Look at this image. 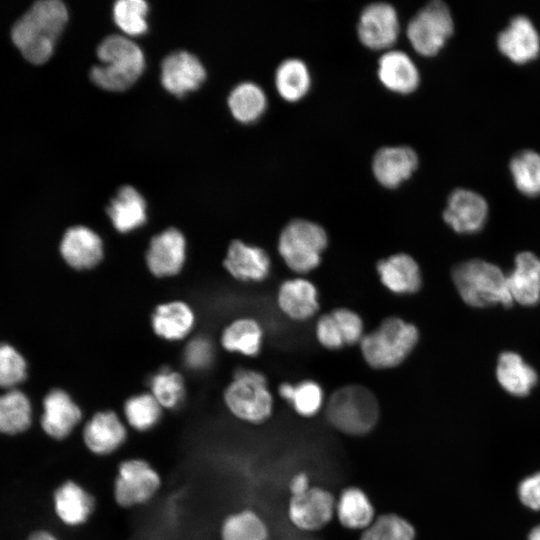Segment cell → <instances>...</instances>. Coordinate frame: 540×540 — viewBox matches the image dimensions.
Returning a JSON list of instances; mask_svg holds the SVG:
<instances>
[{"mask_svg":"<svg viewBox=\"0 0 540 540\" xmlns=\"http://www.w3.org/2000/svg\"><path fill=\"white\" fill-rule=\"evenodd\" d=\"M67 20L68 11L63 2L37 1L15 22L11 37L29 62L42 64L51 57Z\"/></svg>","mask_w":540,"mask_h":540,"instance_id":"1","label":"cell"},{"mask_svg":"<svg viewBox=\"0 0 540 540\" xmlns=\"http://www.w3.org/2000/svg\"><path fill=\"white\" fill-rule=\"evenodd\" d=\"M97 56L101 65L90 71L91 80L108 91H124L131 87L142 74L145 57L141 48L124 35L113 34L104 38Z\"/></svg>","mask_w":540,"mask_h":540,"instance_id":"2","label":"cell"},{"mask_svg":"<svg viewBox=\"0 0 540 540\" xmlns=\"http://www.w3.org/2000/svg\"><path fill=\"white\" fill-rule=\"evenodd\" d=\"M325 414L334 429L359 437L372 432L378 423L380 411L378 401L369 389L361 385H347L330 396Z\"/></svg>","mask_w":540,"mask_h":540,"instance_id":"3","label":"cell"},{"mask_svg":"<svg viewBox=\"0 0 540 540\" xmlns=\"http://www.w3.org/2000/svg\"><path fill=\"white\" fill-rule=\"evenodd\" d=\"M452 279L463 301L473 307L513 304L507 286V276L489 262L473 259L458 264L452 271Z\"/></svg>","mask_w":540,"mask_h":540,"instance_id":"4","label":"cell"},{"mask_svg":"<svg viewBox=\"0 0 540 540\" xmlns=\"http://www.w3.org/2000/svg\"><path fill=\"white\" fill-rule=\"evenodd\" d=\"M229 413L241 422L259 425L273 413V396L266 377L259 371L238 368L223 393Z\"/></svg>","mask_w":540,"mask_h":540,"instance_id":"5","label":"cell"},{"mask_svg":"<svg viewBox=\"0 0 540 540\" xmlns=\"http://www.w3.org/2000/svg\"><path fill=\"white\" fill-rule=\"evenodd\" d=\"M419 338L417 328L401 318L389 317L363 336L360 348L365 361L373 368H392L412 352Z\"/></svg>","mask_w":540,"mask_h":540,"instance_id":"6","label":"cell"},{"mask_svg":"<svg viewBox=\"0 0 540 540\" xmlns=\"http://www.w3.org/2000/svg\"><path fill=\"white\" fill-rule=\"evenodd\" d=\"M327 244V233L322 226L306 219H294L281 231L278 251L291 270L308 273L320 264Z\"/></svg>","mask_w":540,"mask_h":540,"instance_id":"7","label":"cell"},{"mask_svg":"<svg viewBox=\"0 0 540 540\" xmlns=\"http://www.w3.org/2000/svg\"><path fill=\"white\" fill-rule=\"evenodd\" d=\"M161 486V475L148 460L141 457L126 458L116 469L113 499L123 509L140 507L153 500Z\"/></svg>","mask_w":540,"mask_h":540,"instance_id":"8","label":"cell"},{"mask_svg":"<svg viewBox=\"0 0 540 540\" xmlns=\"http://www.w3.org/2000/svg\"><path fill=\"white\" fill-rule=\"evenodd\" d=\"M454 29L449 7L440 0L423 6L410 19L406 34L413 48L420 54H436L451 36Z\"/></svg>","mask_w":540,"mask_h":540,"instance_id":"9","label":"cell"},{"mask_svg":"<svg viewBox=\"0 0 540 540\" xmlns=\"http://www.w3.org/2000/svg\"><path fill=\"white\" fill-rule=\"evenodd\" d=\"M336 497L328 489L312 486L306 493L290 496L287 505L289 523L297 530L314 533L335 519Z\"/></svg>","mask_w":540,"mask_h":540,"instance_id":"10","label":"cell"},{"mask_svg":"<svg viewBox=\"0 0 540 540\" xmlns=\"http://www.w3.org/2000/svg\"><path fill=\"white\" fill-rule=\"evenodd\" d=\"M128 427L113 410L95 412L84 424L82 441L89 453L96 457H109L127 442Z\"/></svg>","mask_w":540,"mask_h":540,"instance_id":"11","label":"cell"},{"mask_svg":"<svg viewBox=\"0 0 540 540\" xmlns=\"http://www.w3.org/2000/svg\"><path fill=\"white\" fill-rule=\"evenodd\" d=\"M187 256L184 234L169 227L154 235L145 253L147 268L155 277H172L181 272Z\"/></svg>","mask_w":540,"mask_h":540,"instance_id":"12","label":"cell"},{"mask_svg":"<svg viewBox=\"0 0 540 540\" xmlns=\"http://www.w3.org/2000/svg\"><path fill=\"white\" fill-rule=\"evenodd\" d=\"M399 29L397 11L387 2H373L365 6L357 24L360 41L375 50L391 47L397 40Z\"/></svg>","mask_w":540,"mask_h":540,"instance_id":"13","label":"cell"},{"mask_svg":"<svg viewBox=\"0 0 540 540\" xmlns=\"http://www.w3.org/2000/svg\"><path fill=\"white\" fill-rule=\"evenodd\" d=\"M488 216V204L483 196L469 189L457 188L448 197L443 212L444 221L458 233L480 231Z\"/></svg>","mask_w":540,"mask_h":540,"instance_id":"14","label":"cell"},{"mask_svg":"<svg viewBox=\"0 0 540 540\" xmlns=\"http://www.w3.org/2000/svg\"><path fill=\"white\" fill-rule=\"evenodd\" d=\"M206 70L200 60L187 51L166 56L161 64V83L171 94L182 97L200 87Z\"/></svg>","mask_w":540,"mask_h":540,"instance_id":"15","label":"cell"},{"mask_svg":"<svg viewBox=\"0 0 540 540\" xmlns=\"http://www.w3.org/2000/svg\"><path fill=\"white\" fill-rule=\"evenodd\" d=\"M60 253L65 262L75 270H89L104 258L102 238L94 230L83 225L70 227L60 243Z\"/></svg>","mask_w":540,"mask_h":540,"instance_id":"16","label":"cell"},{"mask_svg":"<svg viewBox=\"0 0 540 540\" xmlns=\"http://www.w3.org/2000/svg\"><path fill=\"white\" fill-rule=\"evenodd\" d=\"M83 412L72 397L62 389L51 390L43 400L41 426L55 440L69 437L81 423Z\"/></svg>","mask_w":540,"mask_h":540,"instance_id":"17","label":"cell"},{"mask_svg":"<svg viewBox=\"0 0 540 540\" xmlns=\"http://www.w3.org/2000/svg\"><path fill=\"white\" fill-rule=\"evenodd\" d=\"M53 506L58 519L66 526L85 525L96 509L94 496L74 480L63 482L54 492Z\"/></svg>","mask_w":540,"mask_h":540,"instance_id":"18","label":"cell"},{"mask_svg":"<svg viewBox=\"0 0 540 540\" xmlns=\"http://www.w3.org/2000/svg\"><path fill=\"white\" fill-rule=\"evenodd\" d=\"M270 258L261 247L247 244L239 239L233 240L223 259V267L235 279L263 281L270 272Z\"/></svg>","mask_w":540,"mask_h":540,"instance_id":"19","label":"cell"},{"mask_svg":"<svg viewBox=\"0 0 540 540\" xmlns=\"http://www.w3.org/2000/svg\"><path fill=\"white\" fill-rule=\"evenodd\" d=\"M418 165V156L409 146H385L373 156L372 170L377 181L395 188L408 179Z\"/></svg>","mask_w":540,"mask_h":540,"instance_id":"20","label":"cell"},{"mask_svg":"<svg viewBox=\"0 0 540 540\" xmlns=\"http://www.w3.org/2000/svg\"><path fill=\"white\" fill-rule=\"evenodd\" d=\"M497 45L512 61L525 63L539 54L540 36L527 16L517 15L498 34Z\"/></svg>","mask_w":540,"mask_h":540,"instance_id":"21","label":"cell"},{"mask_svg":"<svg viewBox=\"0 0 540 540\" xmlns=\"http://www.w3.org/2000/svg\"><path fill=\"white\" fill-rule=\"evenodd\" d=\"M375 506L365 490L358 486L345 487L335 504V519L350 531H364L376 519Z\"/></svg>","mask_w":540,"mask_h":540,"instance_id":"22","label":"cell"},{"mask_svg":"<svg viewBox=\"0 0 540 540\" xmlns=\"http://www.w3.org/2000/svg\"><path fill=\"white\" fill-rule=\"evenodd\" d=\"M195 321L193 309L181 300L161 303L151 315L152 330L167 341H179L187 337L194 328Z\"/></svg>","mask_w":540,"mask_h":540,"instance_id":"23","label":"cell"},{"mask_svg":"<svg viewBox=\"0 0 540 540\" xmlns=\"http://www.w3.org/2000/svg\"><path fill=\"white\" fill-rule=\"evenodd\" d=\"M507 286L513 301L532 306L540 300V259L532 252L515 257V268L507 275Z\"/></svg>","mask_w":540,"mask_h":540,"instance_id":"24","label":"cell"},{"mask_svg":"<svg viewBox=\"0 0 540 540\" xmlns=\"http://www.w3.org/2000/svg\"><path fill=\"white\" fill-rule=\"evenodd\" d=\"M377 74L386 88L402 94L411 93L420 82L417 66L401 50H388L382 54L378 60Z\"/></svg>","mask_w":540,"mask_h":540,"instance_id":"25","label":"cell"},{"mask_svg":"<svg viewBox=\"0 0 540 540\" xmlns=\"http://www.w3.org/2000/svg\"><path fill=\"white\" fill-rule=\"evenodd\" d=\"M377 272L382 284L393 293L410 294L421 287L420 268L408 254L398 253L380 260Z\"/></svg>","mask_w":540,"mask_h":540,"instance_id":"26","label":"cell"},{"mask_svg":"<svg viewBox=\"0 0 540 540\" xmlns=\"http://www.w3.org/2000/svg\"><path fill=\"white\" fill-rule=\"evenodd\" d=\"M106 211L113 227L120 233L131 232L144 225L147 220L145 199L129 185L118 190Z\"/></svg>","mask_w":540,"mask_h":540,"instance_id":"27","label":"cell"},{"mask_svg":"<svg viewBox=\"0 0 540 540\" xmlns=\"http://www.w3.org/2000/svg\"><path fill=\"white\" fill-rule=\"evenodd\" d=\"M277 301L280 309L295 320H306L319 308L317 288L303 278L284 281L279 288Z\"/></svg>","mask_w":540,"mask_h":540,"instance_id":"28","label":"cell"},{"mask_svg":"<svg viewBox=\"0 0 540 540\" xmlns=\"http://www.w3.org/2000/svg\"><path fill=\"white\" fill-rule=\"evenodd\" d=\"M496 377L510 394L526 396L537 383V373L514 352H503L498 359Z\"/></svg>","mask_w":540,"mask_h":540,"instance_id":"29","label":"cell"},{"mask_svg":"<svg viewBox=\"0 0 540 540\" xmlns=\"http://www.w3.org/2000/svg\"><path fill=\"white\" fill-rule=\"evenodd\" d=\"M219 536L220 540H269L270 528L257 511L245 508L223 519Z\"/></svg>","mask_w":540,"mask_h":540,"instance_id":"30","label":"cell"},{"mask_svg":"<svg viewBox=\"0 0 540 540\" xmlns=\"http://www.w3.org/2000/svg\"><path fill=\"white\" fill-rule=\"evenodd\" d=\"M263 331L260 324L252 318L232 321L221 333L222 347L245 356H256L262 346Z\"/></svg>","mask_w":540,"mask_h":540,"instance_id":"31","label":"cell"},{"mask_svg":"<svg viewBox=\"0 0 540 540\" xmlns=\"http://www.w3.org/2000/svg\"><path fill=\"white\" fill-rule=\"evenodd\" d=\"M163 408L150 392L128 397L123 404V420L138 433L152 431L161 421Z\"/></svg>","mask_w":540,"mask_h":540,"instance_id":"32","label":"cell"},{"mask_svg":"<svg viewBox=\"0 0 540 540\" xmlns=\"http://www.w3.org/2000/svg\"><path fill=\"white\" fill-rule=\"evenodd\" d=\"M275 85L280 96L287 101L294 102L304 97L311 85L305 62L298 58L282 61L276 69Z\"/></svg>","mask_w":540,"mask_h":540,"instance_id":"33","label":"cell"},{"mask_svg":"<svg viewBox=\"0 0 540 540\" xmlns=\"http://www.w3.org/2000/svg\"><path fill=\"white\" fill-rule=\"evenodd\" d=\"M229 109L242 123L256 121L267 107V98L260 86L253 82L238 84L228 97Z\"/></svg>","mask_w":540,"mask_h":540,"instance_id":"34","label":"cell"},{"mask_svg":"<svg viewBox=\"0 0 540 540\" xmlns=\"http://www.w3.org/2000/svg\"><path fill=\"white\" fill-rule=\"evenodd\" d=\"M31 404L24 393L10 390L0 396V432L17 434L31 424Z\"/></svg>","mask_w":540,"mask_h":540,"instance_id":"35","label":"cell"},{"mask_svg":"<svg viewBox=\"0 0 540 540\" xmlns=\"http://www.w3.org/2000/svg\"><path fill=\"white\" fill-rule=\"evenodd\" d=\"M149 392L163 410L178 408L183 402L186 387L183 376L170 368H162L148 381Z\"/></svg>","mask_w":540,"mask_h":540,"instance_id":"36","label":"cell"},{"mask_svg":"<svg viewBox=\"0 0 540 540\" xmlns=\"http://www.w3.org/2000/svg\"><path fill=\"white\" fill-rule=\"evenodd\" d=\"M417 532L404 516L387 512L377 515L373 523L360 532L359 540H416Z\"/></svg>","mask_w":540,"mask_h":540,"instance_id":"37","label":"cell"},{"mask_svg":"<svg viewBox=\"0 0 540 540\" xmlns=\"http://www.w3.org/2000/svg\"><path fill=\"white\" fill-rule=\"evenodd\" d=\"M510 171L516 187L524 194H540V154L533 150H523L513 156Z\"/></svg>","mask_w":540,"mask_h":540,"instance_id":"38","label":"cell"},{"mask_svg":"<svg viewBox=\"0 0 540 540\" xmlns=\"http://www.w3.org/2000/svg\"><path fill=\"white\" fill-rule=\"evenodd\" d=\"M148 4L143 0H119L113 6V19L128 36H139L148 29Z\"/></svg>","mask_w":540,"mask_h":540,"instance_id":"39","label":"cell"},{"mask_svg":"<svg viewBox=\"0 0 540 540\" xmlns=\"http://www.w3.org/2000/svg\"><path fill=\"white\" fill-rule=\"evenodd\" d=\"M288 404L299 416L310 418L317 415L323 408L324 392L317 382L304 380L293 385Z\"/></svg>","mask_w":540,"mask_h":540,"instance_id":"40","label":"cell"},{"mask_svg":"<svg viewBox=\"0 0 540 540\" xmlns=\"http://www.w3.org/2000/svg\"><path fill=\"white\" fill-rule=\"evenodd\" d=\"M26 377V362L22 355L8 344L0 345V386L13 387Z\"/></svg>","mask_w":540,"mask_h":540,"instance_id":"41","label":"cell"},{"mask_svg":"<svg viewBox=\"0 0 540 540\" xmlns=\"http://www.w3.org/2000/svg\"><path fill=\"white\" fill-rule=\"evenodd\" d=\"M214 347L211 341L204 336H198L188 342L184 350L186 365L194 370H202L212 363Z\"/></svg>","mask_w":540,"mask_h":540,"instance_id":"42","label":"cell"},{"mask_svg":"<svg viewBox=\"0 0 540 540\" xmlns=\"http://www.w3.org/2000/svg\"><path fill=\"white\" fill-rule=\"evenodd\" d=\"M342 334L345 345H353L363 338L361 317L347 308H338L331 312Z\"/></svg>","mask_w":540,"mask_h":540,"instance_id":"43","label":"cell"},{"mask_svg":"<svg viewBox=\"0 0 540 540\" xmlns=\"http://www.w3.org/2000/svg\"><path fill=\"white\" fill-rule=\"evenodd\" d=\"M316 336L319 343L328 349L335 350L345 345L337 322L331 313L325 314L318 319Z\"/></svg>","mask_w":540,"mask_h":540,"instance_id":"44","label":"cell"},{"mask_svg":"<svg viewBox=\"0 0 540 540\" xmlns=\"http://www.w3.org/2000/svg\"><path fill=\"white\" fill-rule=\"evenodd\" d=\"M518 494L525 506L540 510V472L525 478L519 485Z\"/></svg>","mask_w":540,"mask_h":540,"instance_id":"45","label":"cell"},{"mask_svg":"<svg viewBox=\"0 0 540 540\" xmlns=\"http://www.w3.org/2000/svg\"><path fill=\"white\" fill-rule=\"evenodd\" d=\"M313 485L306 472H297L289 480L288 489L290 496H298L306 493Z\"/></svg>","mask_w":540,"mask_h":540,"instance_id":"46","label":"cell"},{"mask_svg":"<svg viewBox=\"0 0 540 540\" xmlns=\"http://www.w3.org/2000/svg\"><path fill=\"white\" fill-rule=\"evenodd\" d=\"M28 540H59L55 535L47 531L33 533Z\"/></svg>","mask_w":540,"mask_h":540,"instance_id":"47","label":"cell"},{"mask_svg":"<svg viewBox=\"0 0 540 540\" xmlns=\"http://www.w3.org/2000/svg\"><path fill=\"white\" fill-rule=\"evenodd\" d=\"M528 540H540V525L536 526L529 534Z\"/></svg>","mask_w":540,"mask_h":540,"instance_id":"48","label":"cell"}]
</instances>
